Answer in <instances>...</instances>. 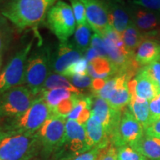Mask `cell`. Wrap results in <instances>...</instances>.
I'll return each instance as SVG.
<instances>
[{
	"instance_id": "4",
	"label": "cell",
	"mask_w": 160,
	"mask_h": 160,
	"mask_svg": "<svg viewBox=\"0 0 160 160\" xmlns=\"http://www.w3.org/2000/svg\"><path fill=\"white\" fill-rule=\"evenodd\" d=\"M40 153L37 133H8L0 141V159L30 160Z\"/></svg>"
},
{
	"instance_id": "10",
	"label": "cell",
	"mask_w": 160,
	"mask_h": 160,
	"mask_svg": "<svg viewBox=\"0 0 160 160\" xmlns=\"http://www.w3.org/2000/svg\"><path fill=\"white\" fill-rule=\"evenodd\" d=\"M145 133L143 126L136 119L128 108L124 109L117 128L110 137L111 144L116 148L130 145Z\"/></svg>"
},
{
	"instance_id": "40",
	"label": "cell",
	"mask_w": 160,
	"mask_h": 160,
	"mask_svg": "<svg viewBox=\"0 0 160 160\" xmlns=\"http://www.w3.org/2000/svg\"><path fill=\"white\" fill-rule=\"evenodd\" d=\"M145 37L146 39L153 40V41L157 42L160 45V28L159 29L156 30V31L146 33Z\"/></svg>"
},
{
	"instance_id": "37",
	"label": "cell",
	"mask_w": 160,
	"mask_h": 160,
	"mask_svg": "<svg viewBox=\"0 0 160 160\" xmlns=\"http://www.w3.org/2000/svg\"><path fill=\"white\" fill-rule=\"evenodd\" d=\"M104 149L94 148L82 153L72 160H97Z\"/></svg>"
},
{
	"instance_id": "45",
	"label": "cell",
	"mask_w": 160,
	"mask_h": 160,
	"mask_svg": "<svg viewBox=\"0 0 160 160\" xmlns=\"http://www.w3.org/2000/svg\"><path fill=\"white\" fill-rule=\"evenodd\" d=\"M102 151L101 154H100V156H99V159H98L97 160H102Z\"/></svg>"
},
{
	"instance_id": "15",
	"label": "cell",
	"mask_w": 160,
	"mask_h": 160,
	"mask_svg": "<svg viewBox=\"0 0 160 160\" xmlns=\"http://www.w3.org/2000/svg\"><path fill=\"white\" fill-rule=\"evenodd\" d=\"M128 88L131 96L151 102L160 93L157 84L141 68L133 79L129 81Z\"/></svg>"
},
{
	"instance_id": "1",
	"label": "cell",
	"mask_w": 160,
	"mask_h": 160,
	"mask_svg": "<svg viewBox=\"0 0 160 160\" xmlns=\"http://www.w3.org/2000/svg\"><path fill=\"white\" fill-rule=\"evenodd\" d=\"M59 0H10L0 10L5 17L19 32L32 28L39 33L37 27L47 17L50 9Z\"/></svg>"
},
{
	"instance_id": "9",
	"label": "cell",
	"mask_w": 160,
	"mask_h": 160,
	"mask_svg": "<svg viewBox=\"0 0 160 160\" xmlns=\"http://www.w3.org/2000/svg\"><path fill=\"white\" fill-rule=\"evenodd\" d=\"M37 97L26 85L13 88L0 95V119L22 115L33 105Z\"/></svg>"
},
{
	"instance_id": "13",
	"label": "cell",
	"mask_w": 160,
	"mask_h": 160,
	"mask_svg": "<svg viewBox=\"0 0 160 160\" xmlns=\"http://www.w3.org/2000/svg\"><path fill=\"white\" fill-rule=\"evenodd\" d=\"M83 57V53L72 42H59L57 48L53 51L52 59V71L63 75L69 66Z\"/></svg>"
},
{
	"instance_id": "19",
	"label": "cell",
	"mask_w": 160,
	"mask_h": 160,
	"mask_svg": "<svg viewBox=\"0 0 160 160\" xmlns=\"http://www.w3.org/2000/svg\"><path fill=\"white\" fill-rule=\"evenodd\" d=\"M133 149L150 160H160V139L144 133L142 137L131 143Z\"/></svg>"
},
{
	"instance_id": "26",
	"label": "cell",
	"mask_w": 160,
	"mask_h": 160,
	"mask_svg": "<svg viewBox=\"0 0 160 160\" xmlns=\"http://www.w3.org/2000/svg\"><path fill=\"white\" fill-rule=\"evenodd\" d=\"M91 31L92 29L88 23L77 25V27L76 28L73 42H71L82 53H85L91 47V38L93 36Z\"/></svg>"
},
{
	"instance_id": "32",
	"label": "cell",
	"mask_w": 160,
	"mask_h": 160,
	"mask_svg": "<svg viewBox=\"0 0 160 160\" xmlns=\"http://www.w3.org/2000/svg\"><path fill=\"white\" fill-rule=\"evenodd\" d=\"M69 81L80 91H82L83 89L91 88L92 85V78L90 77L88 73L87 74L73 75L68 78Z\"/></svg>"
},
{
	"instance_id": "3",
	"label": "cell",
	"mask_w": 160,
	"mask_h": 160,
	"mask_svg": "<svg viewBox=\"0 0 160 160\" xmlns=\"http://www.w3.org/2000/svg\"><path fill=\"white\" fill-rule=\"evenodd\" d=\"M52 115V111L41 97H37L31 108L22 115L3 120L2 129L8 133H35Z\"/></svg>"
},
{
	"instance_id": "41",
	"label": "cell",
	"mask_w": 160,
	"mask_h": 160,
	"mask_svg": "<svg viewBox=\"0 0 160 160\" xmlns=\"http://www.w3.org/2000/svg\"><path fill=\"white\" fill-rule=\"evenodd\" d=\"M99 53H98L97 51L93 48L90 47L87 50V51L85 52V57L86 58V59L89 62H91V60H93V59H95L96 57H99Z\"/></svg>"
},
{
	"instance_id": "7",
	"label": "cell",
	"mask_w": 160,
	"mask_h": 160,
	"mask_svg": "<svg viewBox=\"0 0 160 160\" xmlns=\"http://www.w3.org/2000/svg\"><path fill=\"white\" fill-rule=\"evenodd\" d=\"M66 121L67 118L52 114L37 132L40 143V154L45 159L52 157L62 145Z\"/></svg>"
},
{
	"instance_id": "23",
	"label": "cell",
	"mask_w": 160,
	"mask_h": 160,
	"mask_svg": "<svg viewBox=\"0 0 160 160\" xmlns=\"http://www.w3.org/2000/svg\"><path fill=\"white\" fill-rule=\"evenodd\" d=\"M130 111L139 122L146 129L149 126L150 108L149 102L135 96H131V102L128 106Z\"/></svg>"
},
{
	"instance_id": "27",
	"label": "cell",
	"mask_w": 160,
	"mask_h": 160,
	"mask_svg": "<svg viewBox=\"0 0 160 160\" xmlns=\"http://www.w3.org/2000/svg\"><path fill=\"white\" fill-rule=\"evenodd\" d=\"M54 88H63L68 90V91L77 93V94L81 95L83 94L82 91L79 89L77 88L74 85L72 84L69 79L62 75L58 74V73H51L48 79H46L45 84H44L42 91H48L51 89ZM40 92V93H41Z\"/></svg>"
},
{
	"instance_id": "21",
	"label": "cell",
	"mask_w": 160,
	"mask_h": 160,
	"mask_svg": "<svg viewBox=\"0 0 160 160\" xmlns=\"http://www.w3.org/2000/svg\"><path fill=\"white\" fill-rule=\"evenodd\" d=\"M88 73L93 79H108L117 75L113 64L108 57H96L88 62Z\"/></svg>"
},
{
	"instance_id": "11",
	"label": "cell",
	"mask_w": 160,
	"mask_h": 160,
	"mask_svg": "<svg viewBox=\"0 0 160 160\" xmlns=\"http://www.w3.org/2000/svg\"><path fill=\"white\" fill-rule=\"evenodd\" d=\"M85 6L88 23L91 29L102 37L110 26L108 12L102 0H81Z\"/></svg>"
},
{
	"instance_id": "35",
	"label": "cell",
	"mask_w": 160,
	"mask_h": 160,
	"mask_svg": "<svg viewBox=\"0 0 160 160\" xmlns=\"http://www.w3.org/2000/svg\"><path fill=\"white\" fill-rule=\"evenodd\" d=\"M143 68L147 74L156 83L159 82L160 81V61L153 62L149 65L144 66Z\"/></svg>"
},
{
	"instance_id": "22",
	"label": "cell",
	"mask_w": 160,
	"mask_h": 160,
	"mask_svg": "<svg viewBox=\"0 0 160 160\" xmlns=\"http://www.w3.org/2000/svg\"><path fill=\"white\" fill-rule=\"evenodd\" d=\"M92 101V95H82L74 108L68 115V119L75 120L82 125H85L91 117Z\"/></svg>"
},
{
	"instance_id": "14",
	"label": "cell",
	"mask_w": 160,
	"mask_h": 160,
	"mask_svg": "<svg viewBox=\"0 0 160 160\" xmlns=\"http://www.w3.org/2000/svg\"><path fill=\"white\" fill-rule=\"evenodd\" d=\"M132 22L142 33H149L160 28V12L131 3L128 6Z\"/></svg>"
},
{
	"instance_id": "16",
	"label": "cell",
	"mask_w": 160,
	"mask_h": 160,
	"mask_svg": "<svg viewBox=\"0 0 160 160\" xmlns=\"http://www.w3.org/2000/svg\"><path fill=\"white\" fill-rule=\"evenodd\" d=\"M87 142L90 149L99 148H107L111 145V140L104 129L101 122L91 112V117L85 125Z\"/></svg>"
},
{
	"instance_id": "36",
	"label": "cell",
	"mask_w": 160,
	"mask_h": 160,
	"mask_svg": "<svg viewBox=\"0 0 160 160\" xmlns=\"http://www.w3.org/2000/svg\"><path fill=\"white\" fill-rule=\"evenodd\" d=\"M133 5L160 12V0H131Z\"/></svg>"
},
{
	"instance_id": "43",
	"label": "cell",
	"mask_w": 160,
	"mask_h": 160,
	"mask_svg": "<svg viewBox=\"0 0 160 160\" xmlns=\"http://www.w3.org/2000/svg\"><path fill=\"white\" fill-rule=\"evenodd\" d=\"M6 134H7V133L4 131V130L2 129V128L0 127V141H1V140L5 137Z\"/></svg>"
},
{
	"instance_id": "47",
	"label": "cell",
	"mask_w": 160,
	"mask_h": 160,
	"mask_svg": "<svg viewBox=\"0 0 160 160\" xmlns=\"http://www.w3.org/2000/svg\"><path fill=\"white\" fill-rule=\"evenodd\" d=\"M2 59H0V68L2 66Z\"/></svg>"
},
{
	"instance_id": "8",
	"label": "cell",
	"mask_w": 160,
	"mask_h": 160,
	"mask_svg": "<svg viewBox=\"0 0 160 160\" xmlns=\"http://www.w3.org/2000/svg\"><path fill=\"white\" fill-rule=\"evenodd\" d=\"M89 150L85 125L68 119L64 142L52 158L53 160H72Z\"/></svg>"
},
{
	"instance_id": "18",
	"label": "cell",
	"mask_w": 160,
	"mask_h": 160,
	"mask_svg": "<svg viewBox=\"0 0 160 160\" xmlns=\"http://www.w3.org/2000/svg\"><path fill=\"white\" fill-rule=\"evenodd\" d=\"M105 4L108 12L110 25L120 34H122L132 22L128 6L124 5V3L105 2Z\"/></svg>"
},
{
	"instance_id": "5",
	"label": "cell",
	"mask_w": 160,
	"mask_h": 160,
	"mask_svg": "<svg viewBox=\"0 0 160 160\" xmlns=\"http://www.w3.org/2000/svg\"><path fill=\"white\" fill-rule=\"evenodd\" d=\"M33 38L18 50L12 56L0 72V95L13 88L23 85L28 59L32 51L35 39H39V33H35Z\"/></svg>"
},
{
	"instance_id": "39",
	"label": "cell",
	"mask_w": 160,
	"mask_h": 160,
	"mask_svg": "<svg viewBox=\"0 0 160 160\" xmlns=\"http://www.w3.org/2000/svg\"><path fill=\"white\" fill-rule=\"evenodd\" d=\"M145 134L160 139V119L152 124L145 130Z\"/></svg>"
},
{
	"instance_id": "44",
	"label": "cell",
	"mask_w": 160,
	"mask_h": 160,
	"mask_svg": "<svg viewBox=\"0 0 160 160\" xmlns=\"http://www.w3.org/2000/svg\"><path fill=\"white\" fill-rule=\"evenodd\" d=\"M10 0H0V10Z\"/></svg>"
},
{
	"instance_id": "34",
	"label": "cell",
	"mask_w": 160,
	"mask_h": 160,
	"mask_svg": "<svg viewBox=\"0 0 160 160\" xmlns=\"http://www.w3.org/2000/svg\"><path fill=\"white\" fill-rule=\"evenodd\" d=\"M91 47L93 48L96 51H97L101 57H108L105 42H104L103 38L101 36L97 34V33H93L91 38Z\"/></svg>"
},
{
	"instance_id": "42",
	"label": "cell",
	"mask_w": 160,
	"mask_h": 160,
	"mask_svg": "<svg viewBox=\"0 0 160 160\" xmlns=\"http://www.w3.org/2000/svg\"><path fill=\"white\" fill-rule=\"evenodd\" d=\"M102 1L110 3H123L124 0H102Z\"/></svg>"
},
{
	"instance_id": "17",
	"label": "cell",
	"mask_w": 160,
	"mask_h": 160,
	"mask_svg": "<svg viewBox=\"0 0 160 160\" xmlns=\"http://www.w3.org/2000/svg\"><path fill=\"white\" fill-rule=\"evenodd\" d=\"M131 81L125 74L117 75V84L110 93L107 100L112 108L123 111L128 106L131 100L128 82Z\"/></svg>"
},
{
	"instance_id": "2",
	"label": "cell",
	"mask_w": 160,
	"mask_h": 160,
	"mask_svg": "<svg viewBox=\"0 0 160 160\" xmlns=\"http://www.w3.org/2000/svg\"><path fill=\"white\" fill-rule=\"evenodd\" d=\"M53 50L51 45L41 42L32 50L28 59L25 84L33 95L38 97L52 71Z\"/></svg>"
},
{
	"instance_id": "25",
	"label": "cell",
	"mask_w": 160,
	"mask_h": 160,
	"mask_svg": "<svg viewBox=\"0 0 160 160\" xmlns=\"http://www.w3.org/2000/svg\"><path fill=\"white\" fill-rule=\"evenodd\" d=\"M77 93L63 88H54L48 91H42L38 97L43 99L47 103L51 111H53L57 105L64 100L70 99Z\"/></svg>"
},
{
	"instance_id": "30",
	"label": "cell",
	"mask_w": 160,
	"mask_h": 160,
	"mask_svg": "<svg viewBox=\"0 0 160 160\" xmlns=\"http://www.w3.org/2000/svg\"><path fill=\"white\" fill-rule=\"evenodd\" d=\"M117 149V160H147V158L129 145L122 146Z\"/></svg>"
},
{
	"instance_id": "24",
	"label": "cell",
	"mask_w": 160,
	"mask_h": 160,
	"mask_svg": "<svg viewBox=\"0 0 160 160\" xmlns=\"http://www.w3.org/2000/svg\"><path fill=\"white\" fill-rule=\"evenodd\" d=\"M122 37L128 53L132 56H134L139 46L146 39L145 33L140 31L133 22L130 24L127 29L124 31Z\"/></svg>"
},
{
	"instance_id": "29",
	"label": "cell",
	"mask_w": 160,
	"mask_h": 160,
	"mask_svg": "<svg viewBox=\"0 0 160 160\" xmlns=\"http://www.w3.org/2000/svg\"><path fill=\"white\" fill-rule=\"evenodd\" d=\"M88 67V61L86 59L85 57H82L81 59L78 60L76 62L73 63L71 66H69L62 76L66 78L72 77L73 75H80V74H87Z\"/></svg>"
},
{
	"instance_id": "48",
	"label": "cell",
	"mask_w": 160,
	"mask_h": 160,
	"mask_svg": "<svg viewBox=\"0 0 160 160\" xmlns=\"http://www.w3.org/2000/svg\"><path fill=\"white\" fill-rule=\"evenodd\" d=\"M0 160H2V159H0Z\"/></svg>"
},
{
	"instance_id": "12",
	"label": "cell",
	"mask_w": 160,
	"mask_h": 160,
	"mask_svg": "<svg viewBox=\"0 0 160 160\" xmlns=\"http://www.w3.org/2000/svg\"><path fill=\"white\" fill-rule=\"evenodd\" d=\"M92 97L93 101L91 112L99 118L106 133L110 138L117 128L121 119L122 111H118L112 108L107 100L102 98L93 95Z\"/></svg>"
},
{
	"instance_id": "33",
	"label": "cell",
	"mask_w": 160,
	"mask_h": 160,
	"mask_svg": "<svg viewBox=\"0 0 160 160\" xmlns=\"http://www.w3.org/2000/svg\"><path fill=\"white\" fill-rule=\"evenodd\" d=\"M149 126L160 119V93L149 102ZM148 126V127H149Z\"/></svg>"
},
{
	"instance_id": "28",
	"label": "cell",
	"mask_w": 160,
	"mask_h": 160,
	"mask_svg": "<svg viewBox=\"0 0 160 160\" xmlns=\"http://www.w3.org/2000/svg\"><path fill=\"white\" fill-rule=\"evenodd\" d=\"M13 26L5 17L0 14V59L9 49L14 37ZM14 28V27H13Z\"/></svg>"
},
{
	"instance_id": "6",
	"label": "cell",
	"mask_w": 160,
	"mask_h": 160,
	"mask_svg": "<svg viewBox=\"0 0 160 160\" xmlns=\"http://www.w3.org/2000/svg\"><path fill=\"white\" fill-rule=\"evenodd\" d=\"M46 24L59 42H68L74 33L77 24L71 6L59 0L48 13Z\"/></svg>"
},
{
	"instance_id": "46",
	"label": "cell",
	"mask_w": 160,
	"mask_h": 160,
	"mask_svg": "<svg viewBox=\"0 0 160 160\" xmlns=\"http://www.w3.org/2000/svg\"><path fill=\"white\" fill-rule=\"evenodd\" d=\"M157 85H158V88H159V91L160 92V81L157 83Z\"/></svg>"
},
{
	"instance_id": "31",
	"label": "cell",
	"mask_w": 160,
	"mask_h": 160,
	"mask_svg": "<svg viewBox=\"0 0 160 160\" xmlns=\"http://www.w3.org/2000/svg\"><path fill=\"white\" fill-rule=\"evenodd\" d=\"M77 25L88 23L85 6L81 0H69Z\"/></svg>"
},
{
	"instance_id": "38",
	"label": "cell",
	"mask_w": 160,
	"mask_h": 160,
	"mask_svg": "<svg viewBox=\"0 0 160 160\" xmlns=\"http://www.w3.org/2000/svg\"><path fill=\"white\" fill-rule=\"evenodd\" d=\"M102 160H117V149L111 144L103 150Z\"/></svg>"
},
{
	"instance_id": "20",
	"label": "cell",
	"mask_w": 160,
	"mask_h": 160,
	"mask_svg": "<svg viewBox=\"0 0 160 160\" xmlns=\"http://www.w3.org/2000/svg\"><path fill=\"white\" fill-rule=\"evenodd\" d=\"M134 59L140 66L160 61V45L153 40L145 39L136 51Z\"/></svg>"
}]
</instances>
